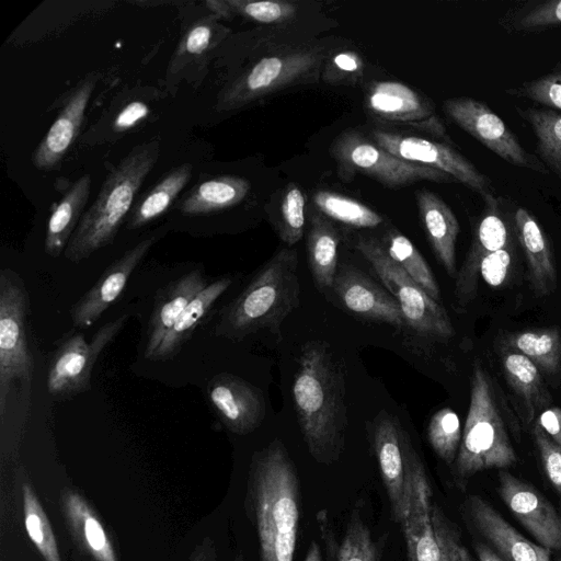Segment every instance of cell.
Segmentation results:
<instances>
[{
  "instance_id": "1",
  "label": "cell",
  "mask_w": 561,
  "mask_h": 561,
  "mask_svg": "<svg viewBox=\"0 0 561 561\" xmlns=\"http://www.w3.org/2000/svg\"><path fill=\"white\" fill-rule=\"evenodd\" d=\"M345 365L324 341H309L298 359L293 401L310 456L322 465L336 462L345 448L347 408Z\"/></svg>"
},
{
  "instance_id": "2",
  "label": "cell",
  "mask_w": 561,
  "mask_h": 561,
  "mask_svg": "<svg viewBox=\"0 0 561 561\" xmlns=\"http://www.w3.org/2000/svg\"><path fill=\"white\" fill-rule=\"evenodd\" d=\"M244 508L255 528L261 561H294L301 513L298 472L284 444L256 451L247 480Z\"/></svg>"
},
{
  "instance_id": "3",
  "label": "cell",
  "mask_w": 561,
  "mask_h": 561,
  "mask_svg": "<svg viewBox=\"0 0 561 561\" xmlns=\"http://www.w3.org/2000/svg\"><path fill=\"white\" fill-rule=\"evenodd\" d=\"M298 254L282 248L259 270L248 286L227 305L215 334L241 341L261 330L276 334L283 321L299 306Z\"/></svg>"
},
{
  "instance_id": "4",
  "label": "cell",
  "mask_w": 561,
  "mask_h": 561,
  "mask_svg": "<svg viewBox=\"0 0 561 561\" xmlns=\"http://www.w3.org/2000/svg\"><path fill=\"white\" fill-rule=\"evenodd\" d=\"M159 153V139L138 145L108 173L69 240L65 250L67 260L81 262L114 241Z\"/></svg>"
},
{
  "instance_id": "5",
  "label": "cell",
  "mask_w": 561,
  "mask_h": 561,
  "mask_svg": "<svg viewBox=\"0 0 561 561\" xmlns=\"http://www.w3.org/2000/svg\"><path fill=\"white\" fill-rule=\"evenodd\" d=\"M490 378L476 363L470 382V403L459 450L454 462V478L459 488L486 469H504L517 462Z\"/></svg>"
},
{
  "instance_id": "6",
  "label": "cell",
  "mask_w": 561,
  "mask_h": 561,
  "mask_svg": "<svg viewBox=\"0 0 561 561\" xmlns=\"http://www.w3.org/2000/svg\"><path fill=\"white\" fill-rule=\"evenodd\" d=\"M28 294L21 277L9 268L0 272V416L14 382L28 398L33 358L27 340Z\"/></svg>"
},
{
  "instance_id": "7",
  "label": "cell",
  "mask_w": 561,
  "mask_h": 561,
  "mask_svg": "<svg viewBox=\"0 0 561 561\" xmlns=\"http://www.w3.org/2000/svg\"><path fill=\"white\" fill-rule=\"evenodd\" d=\"M356 249L370 263L385 288L398 301L405 324L423 339L444 341L455 334L445 308L430 297L375 238L359 237Z\"/></svg>"
},
{
  "instance_id": "8",
  "label": "cell",
  "mask_w": 561,
  "mask_h": 561,
  "mask_svg": "<svg viewBox=\"0 0 561 561\" xmlns=\"http://www.w3.org/2000/svg\"><path fill=\"white\" fill-rule=\"evenodd\" d=\"M322 64L314 49H294L265 56L243 70L219 93L217 110L233 111L313 78Z\"/></svg>"
},
{
  "instance_id": "9",
  "label": "cell",
  "mask_w": 561,
  "mask_h": 561,
  "mask_svg": "<svg viewBox=\"0 0 561 561\" xmlns=\"http://www.w3.org/2000/svg\"><path fill=\"white\" fill-rule=\"evenodd\" d=\"M331 154L342 173H362L390 188L409 186L421 180L458 182L440 170L404 161L357 131L339 135L331 146Z\"/></svg>"
},
{
  "instance_id": "10",
  "label": "cell",
  "mask_w": 561,
  "mask_h": 561,
  "mask_svg": "<svg viewBox=\"0 0 561 561\" xmlns=\"http://www.w3.org/2000/svg\"><path fill=\"white\" fill-rule=\"evenodd\" d=\"M127 320L128 314H121L103 324L89 342L80 332L64 336L49 360L48 393L57 400H65L89 390L94 364Z\"/></svg>"
},
{
  "instance_id": "11",
  "label": "cell",
  "mask_w": 561,
  "mask_h": 561,
  "mask_svg": "<svg viewBox=\"0 0 561 561\" xmlns=\"http://www.w3.org/2000/svg\"><path fill=\"white\" fill-rule=\"evenodd\" d=\"M369 437L391 518L400 526L408 513L412 471L419 455L407 432L386 411L379 412L373 421Z\"/></svg>"
},
{
  "instance_id": "12",
  "label": "cell",
  "mask_w": 561,
  "mask_h": 561,
  "mask_svg": "<svg viewBox=\"0 0 561 561\" xmlns=\"http://www.w3.org/2000/svg\"><path fill=\"white\" fill-rule=\"evenodd\" d=\"M443 108L457 126L506 162L549 173L545 164L524 149L516 135L484 102L469 96L450 98L444 101Z\"/></svg>"
},
{
  "instance_id": "13",
  "label": "cell",
  "mask_w": 561,
  "mask_h": 561,
  "mask_svg": "<svg viewBox=\"0 0 561 561\" xmlns=\"http://www.w3.org/2000/svg\"><path fill=\"white\" fill-rule=\"evenodd\" d=\"M370 135L375 144L404 161L440 170L481 196L493 194L490 180L447 144L382 128Z\"/></svg>"
},
{
  "instance_id": "14",
  "label": "cell",
  "mask_w": 561,
  "mask_h": 561,
  "mask_svg": "<svg viewBox=\"0 0 561 561\" xmlns=\"http://www.w3.org/2000/svg\"><path fill=\"white\" fill-rule=\"evenodd\" d=\"M206 393L220 422L233 434L252 433L265 417L262 391L238 376L227 373L215 375L207 383Z\"/></svg>"
},
{
  "instance_id": "15",
  "label": "cell",
  "mask_w": 561,
  "mask_h": 561,
  "mask_svg": "<svg viewBox=\"0 0 561 561\" xmlns=\"http://www.w3.org/2000/svg\"><path fill=\"white\" fill-rule=\"evenodd\" d=\"M365 106L383 121L409 124L438 137L446 135L432 101L402 82H371L366 92Z\"/></svg>"
},
{
  "instance_id": "16",
  "label": "cell",
  "mask_w": 561,
  "mask_h": 561,
  "mask_svg": "<svg viewBox=\"0 0 561 561\" xmlns=\"http://www.w3.org/2000/svg\"><path fill=\"white\" fill-rule=\"evenodd\" d=\"M499 493L520 524L549 550L561 549V517L534 486L507 471L499 472Z\"/></svg>"
},
{
  "instance_id": "17",
  "label": "cell",
  "mask_w": 561,
  "mask_h": 561,
  "mask_svg": "<svg viewBox=\"0 0 561 561\" xmlns=\"http://www.w3.org/2000/svg\"><path fill=\"white\" fill-rule=\"evenodd\" d=\"M157 237L150 236L114 261L94 285L75 304L70 316L76 328L92 325L117 300L135 268L141 263Z\"/></svg>"
},
{
  "instance_id": "18",
  "label": "cell",
  "mask_w": 561,
  "mask_h": 561,
  "mask_svg": "<svg viewBox=\"0 0 561 561\" xmlns=\"http://www.w3.org/2000/svg\"><path fill=\"white\" fill-rule=\"evenodd\" d=\"M333 288L343 305L353 313L397 329L407 325L394 297L365 273L343 265L336 273Z\"/></svg>"
},
{
  "instance_id": "19",
  "label": "cell",
  "mask_w": 561,
  "mask_h": 561,
  "mask_svg": "<svg viewBox=\"0 0 561 561\" xmlns=\"http://www.w3.org/2000/svg\"><path fill=\"white\" fill-rule=\"evenodd\" d=\"M485 203L467 256L456 276L455 295L459 304H467L476 294L480 265L483 259L508 245L510 233L500 201L493 194L482 196Z\"/></svg>"
},
{
  "instance_id": "20",
  "label": "cell",
  "mask_w": 561,
  "mask_h": 561,
  "mask_svg": "<svg viewBox=\"0 0 561 561\" xmlns=\"http://www.w3.org/2000/svg\"><path fill=\"white\" fill-rule=\"evenodd\" d=\"M432 488L419 457L412 471L408 513L400 525L405 540L408 561H440L439 546L432 520Z\"/></svg>"
},
{
  "instance_id": "21",
  "label": "cell",
  "mask_w": 561,
  "mask_h": 561,
  "mask_svg": "<svg viewBox=\"0 0 561 561\" xmlns=\"http://www.w3.org/2000/svg\"><path fill=\"white\" fill-rule=\"evenodd\" d=\"M96 78H84L71 92L57 118L32 154V163L38 170H53L76 140L84 117Z\"/></svg>"
},
{
  "instance_id": "22",
  "label": "cell",
  "mask_w": 561,
  "mask_h": 561,
  "mask_svg": "<svg viewBox=\"0 0 561 561\" xmlns=\"http://www.w3.org/2000/svg\"><path fill=\"white\" fill-rule=\"evenodd\" d=\"M467 511L474 528L504 561H551L550 550L531 542L479 495H470Z\"/></svg>"
},
{
  "instance_id": "23",
  "label": "cell",
  "mask_w": 561,
  "mask_h": 561,
  "mask_svg": "<svg viewBox=\"0 0 561 561\" xmlns=\"http://www.w3.org/2000/svg\"><path fill=\"white\" fill-rule=\"evenodd\" d=\"M208 284L202 268L192 270L171 282L157 296L148 323L145 357L150 359L180 314Z\"/></svg>"
},
{
  "instance_id": "24",
  "label": "cell",
  "mask_w": 561,
  "mask_h": 561,
  "mask_svg": "<svg viewBox=\"0 0 561 561\" xmlns=\"http://www.w3.org/2000/svg\"><path fill=\"white\" fill-rule=\"evenodd\" d=\"M60 507L69 533L80 551L93 561H118L101 520L81 494L72 489H62Z\"/></svg>"
},
{
  "instance_id": "25",
  "label": "cell",
  "mask_w": 561,
  "mask_h": 561,
  "mask_svg": "<svg viewBox=\"0 0 561 561\" xmlns=\"http://www.w3.org/2000/svg\"><path fill=\"white\" fill-rule=\"evenodd\" d=\"M518 241L528 265V278L534 293L548 296L557 288V268L550 242L536 217L519 207L514 216Z\"/></svg>"
},
{
  "instance_id": "26",
  "label": "cell",
  "mask_w": 561,
  "mask_h": 561,
  "mask_svg": "<svg viewBox=\"0 0 561 561\" xmlns=\"http://www.w3.org/2000/svg\"><path fill=\"white\" fill-rule=\"evenodd\" d=\"M420 218L437 260L449 276L456 277V242L459 222L450 207L427 188L415 192Z\"/></svg>"
},
{
  "instance_id": "27",
  "label": "cell",
  "mask_w": 561,
  "mask_h": 561,
  "mask_svg": "<svg viewBox=\"0 0 561 561\" xmlns=\"http://www.w3.org/2000/svg\"><path fill=\"white\" fill-rule=\"evenodd\" d=\"M505 380L519 407L525 425L551 407L552 398L537 366L525 355L508 350L502 356Z\"/></svg>"
},
{
  "instance_id": "28",
  "label": "cell",
  "mask_w": 561,
  "mask_h": 561,
  "mask_svg": "<svg viewBox=\"0 0 561 561\" xmlns=\"http://www.w3.org/2000/svg\"><path fill=\"white\" fill-rule=\"evenodd\" d=\"M231 284L232 278L227 275L208 284L199 291L165 334L151 360H167L173 358L191 339L195 330L208 316L216 301Z\"/></svg>"
},
{
  "instance_id": "29",
  "label": "cell",
  "mask_w": 561,
  "mask_h": 561,
  "mask_svg": "<svg viewBox=\"0 0 561 561\" xmlns=\"http://www.w3.org/2000/svg\"><path fill=\"white\" fill-rule=\"evenodd\" d=\"M251 188L241 176L219 175L196 184L180 201L179 210L185 216H206L241 203Z\"/></svg>"
},
{
  "instance_id": "30",
  "label": "cell",
  "mask_w": 561,
  "mask_h": 561,
  "mask_svg": "<svg viewBox=\"0 0 561 561\" xmlns=\"http://www.w3.org/2000/svg\"><path fill=\"white\" fill-rule=\"evenodd\" d=\"M90 191L91 176L84 174L71 184L53 210L44 241L45 253L50 257L56 259L65 252L83 216Z\"/></svg>"
},
{
  "instance_id": "31",
  "label": "cell",
  "mask_w": 561,
  "mask_h": 561,
  "mask_svg": "<svg viewBox=\"0 0 561 561\" xmlns=\"http://www.w3.org/2000/svg\"><path fill=\"white\" fill-rule=\"evenodd\" d=\"M340 234L328 217L318 209L310 215L307 233L308 264L317 287H333L337 273Z\"/></svg>"
},
{
  "instance_id": "32",
  "label": "cell",
  "mask_w": 561,
  "mask_h": 561,
  "mask_svg": "<svg viewBox=\"0 0 561 561\" xmlns=\"http://www.w3.org/2000/svg\"><path fill=\"white\" fill-rule=\"evenodd\" d=\"M192 169L191 163H183L164 174L133 207L127 219V229L141 228L164 214L188 183L192 176Z\"/></svg>"
},
{
  "instance_id": "33",
  "label": "cell",
  "mask_w": 561,
  "mask_h": 561,
  "mask_svg": "<svg viewBox=\"0 0 561 561\" xmlns=\"http://www.w3.org/2000/svg\"><path fill=\"white\" fill-rule=\"evenodd\" d=\"M227 32L228 30L217 22L215 15L195 21L186 28L171 58L169 75H179L188 66L205 61Z\"/></svg>"
},
{
  "instance_id": "34",
  "label": "cell",
  "mask_w": 561,
  "mask_h": 561,
  "mask_svg": "<svg viewBox=\"0 0 561 561\" xmlns=\"http://www.w3.org/2000/svg\"><path fill=\"white\" fill-rule=\"evenodd\" d=\"M508 350L516 351L529 358L547 375L561 370V331L557 327L526 330L510 334L506 339Z\"/></svg>"
},
{
  "instance_id": "35",
  "label": "cell",
  "mask_w": 561,
  "mask_h": 561,
  "mask_svg": "<svg viewBox=\"0 0 561 561\" xmlns=\"http://www.w3.org/2000/svg\"><path fill=\"white\" fill-rule=\"evenodd\" d=\"M388 255L434 300H440V290L430 265L415 245L396 229H388L383 238Z\"/></svg>"
},
{
  "instance_id": "36",
  "label": "cell",
  "mask_w": 561,
  "mask_h": 561,
  "mask_svg": "<svg viewBox=\"0 0 561 561\" xmlns=\"http://www.w3.org/2000/svg\"><path fill=\"white\" fill-rule=\"evenodd\" d=\"M386 538H374L362 515L360 505L356 504L331 561H380Z\"/></svg>"
},
{
  "instance_id": "37",
  "label": "cell",
  "mask_w": 561,
  "mask_h": 561,
  "mask_svg": "<svg viewBox=\"0 0 561 561\" xmlns=\"http://www.w3.org/2000/svg\"><path fill=\"white\" fill-rule=\"evenodd\" d=\"M313 204L325 217L355 228H375L383 220L380 214L359 201L333 191H317Z\"/></svg>"
},
{
  "instance_id": "38",
  "label": "cell",
  "mask_w": 561,
  "mask_h": 561,
  "mask_svg": "<svg viewBox=\"0 0 561 561\" xmlns=\"http://www.w3.org/2000/svg\"><path fill=\"white\" fill-rule=\"evenodd\" d=\"M531 126L543 162L561 179V113L550 110H517Z\"/></svg>"
},
{
  "instance_id": "39",
  "label": "cell",
  "mask_w": 561,
  "mask_h": 561,
  "mask_svg": "<svg viewBox=\"0 0 561 561\" xmlns=\"http://www.w3.org/2000/svg\"><path fill=\"white\" fill-rule=\"evenodd\" d=\"M24 525L45 561H61L57 541L38 497L27 482L22 483Z\"/></svg>"
},
{
  "instance_id": "40",
  "label": "cell",
  "mask_w": 561,
  "mask_h": 561,
  "mask_svg": "<svg viewBox=\"0 0 561 561\" xmlns=\"http://www.w3.org/2000/svg\"><path fill=\"white\" fill-rule=\"evenodd\" d=\"M426 435L435 454L446 465H454L462 437L457 413L450 408L438 410L428 422Z\"/></svg>"
},
{
  "instance_id": "41",
  "label": "cell",
  "mask_w": 561,
  "mask_h": 561,
  "mask_svg": "<svg viewBox=\"0 0 561 561\" xmlns=\"http://www.w3.org/2000/svg\"><path fill=\"white\" fill-rule=\"evenodd\" d=\"M306 225V199L302 191L294 183L288 184L279 199L275 229L279 238L293 247L302 237Z\"/></svg>"
},
{
  "instance_id": "42",
  "label": "cell",
  "mask_w": 561,
  "mask_h": 561,
  "mask_svg": "<svg viewBox=\"0 0 561 561\" xmlns=\"http://www.w3.org/2000/svg\"><path fill=\"white\" fill-rule=\"evenodd\" d=\"M432 520L440 551V561H473L463 546L457 526L440 506L433 503Z\"/></svg>"
},
{
  "instance_id": "43",
  "label": "cell",
  "mask_w": 561,
  "mask_h": 561,
  "mask_svg": "<svg viewBox=\"0 0 561 561\" xmlns=\"http://www.w3.org/2000/svg\"><path fill=\"white\" fill-rule=\"evenodd\" d=\"M233 12L260 23H280L293 19L297 5L290 1L227 0Z\"/></svg>"
},
{
  "instance_id": "44",
  "label": "cell",
  "mask_w": 561,
  "mask_h": 561,
  "mask_svg": "<svg viewBox=\"0 0 561 561\" xmlns=\"http://www.w3.org/2000/svg\"><path fill=\"white\" fill-rule=\"evenodd\" d=\"M516 93L539 104L561 110V70L524 82Z\"/></svg>"
},
{
  "instance_id": "45",
  "label": "cell",
  "mask_w": 561,
  "mask_h": 561,
  "mask_svg": "<svg viewBox=\"0 0 561 561\" xmlns=\"http://www.w3.org/2000/svg\"><path fill=\"white\" fill-rule=\"evenodd\" d=\"M533 436L545 472L551 484L561 494V446L558 445L538 423L533 427Z\"/></svg>"
},
{
  "instance_id": "46",
  "label": "cell",
  "mask_w": 561,
  "mask_h": 561,
  "mask_svg": "<svg viewBox=\"0 0 561 561\" xmlns=\"http://www.w3.org/2000/svg\"><path fill=\"white\" fill-rule=\"evenodd\" d=\"M518 28L537 31L561 25V0L536 4L522 14Z\"/></svg>"
},
{
  "instance_id": "47",
  "label": "cell",
  "mask_w": 561,
  "mask_h": 561,
  "mask_svg": "<svg viewBox=\"0 0 561 561\" xmlns=\"http://www.w3.org/2000/svg\"><path fill=\"white\" fill-rule=\"evenodd\" d=\"M512 263V253L506 247L488 254L480 265L483 279L493 287L501 286L507 276Z\"/></svg>"
},
{
  "instance_id": "48",
  "label": "cell",
  "mask_w": 561,
  "mask_h": 561,
  "mask_svg": "<svg viewBox=\"0 0 561 561\" xmlns=\"http://www.w3.org/2000/svg\"><path fill=\"white\" fill-rule=\"evenodd\" d=\"M363 70V61L354 51H341L336 54L329 62L327 78L329 81H341L354 79L360 75Z\"/></svg>"
},
{
  "instance_id": "49",
  "label": "cell",
  "mask_w": 561,
  "mask_h": 561,
  "mask_svg": "<svg viewBox=\"0 0 561 561\" xmlns=\"http://www.w3.org/2000/svg\"><path fill=\"white\" fill-rule=\"evenodd\" d=\"M150 110L148 105L140 101H133L125 105L116 115L113 122V129L116 133H125L145 119Z\"/></svg>"
},
{
  "instance_id": "50",
  "label": "cell",
  "mask_w": 561,
  "mask_h": 561,
  "mask_svg": "<svg viewBox=\"0 0 561 561\" xmlns=\"http://www.w3.org/2000/svg\"><path fill=\"white\" fill-rule=\"evenodd\" d=\"M537 423L561 446V408L550 407L546 409L539 414Z\"/></svg>"
},
{
  "instance_id": "51",
  "label": "cell",
  "mask_w": 561,
  "mask_h": 561,
  "mask_svg": "<svg viewBox=\"0 0 561 561\" xmlns=\"http://www.w3.org/2000/svg\"><path fill=\"white\" fill-rule=\"evenodd\" d=\"M190 561H217V553L214 541L210 538H205L192 551Z\"/></svg>"
},
{
  "instance_id": "52",
  "label": "cell",
  "mask_w": 561,
  "mask_h": 561,
  "mask_svg": "<svg viewBox=\"0 0 561 561\" xmlns=\"http://www.w3.org/2000/svg\"><path fill=\"white\" fill-rule=\"evenodd\" d=\"M206 5L210 11L214 12V15L217 18L232 19V16L236 14L227 0H209L206 1Z\"/></svg>"
},
{
  "instance_id": "53",
  "label": "cell",
  "mask_w": 561,
  "mask_h": 561,
  "mask_svg": "<svg viewBox=\"0 0 561 561\" xmlns=\"http://www.w3.org/2000/svg\"><path fill=\"white\" fill-rule=\"evenodd\" d=\"M476 552L479 561H504L496 552L482 542L476 543Z\"/></svg>"
},
{
  "instance_id": "54",
  "label": "cell",
  "mask_w": 561,
  "mask_h": 561,
  "mask_svg": "<svg viewBox=\"0 0 561 561\" xmlns=\"http://www.w3.org/2000/svg\"><path fill=\"white\" fill-rule=\"evenodd\" d=\"M305 561H322L321 549L316 540L310 542Z\"/></svg>"
},
{
  "instance_id": "55",
  "label": "cell",
  "mask_w": 561,
  "mask_h": 561,
  "mask_svg": "<svg viewBox=\"0 0 561 561\" xmlns=\"http://www.w3.org/2000/svg\"><path fill=\"white\" fill-rule=\"evenodd\" d=\"M560 561H561V559H560Z\"/></svg>"
}]
</instances>
